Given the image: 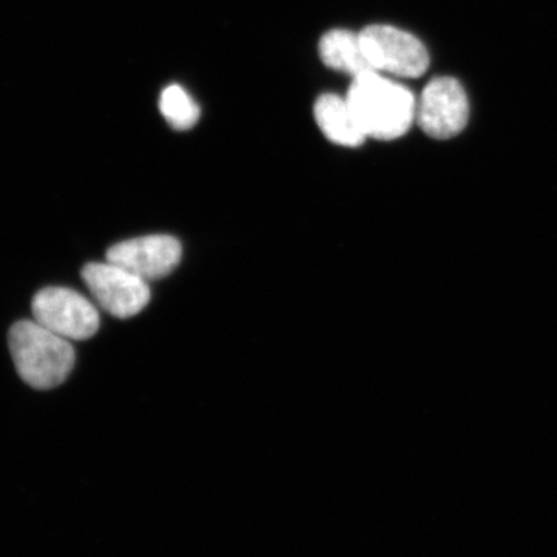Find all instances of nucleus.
Instances as JSON below:
<instances>
[{"label":"nucleus","mask_w":557,"mask_h":557,"mask_svg":"<svg viewBox=\"0 0 557 557\" xmlns=\"http://www.w3.org/2000/svg\"><path fill=\"white\" fill-rule=\"evenodd\" d=\"M346 98L368 138L397 139L417 121L412 91L375 70L354 78Z\"/></svg>","instance_id":"nucleus-1"},{"label":"nucleus","mask_w":557,"mask_h":557,"mask_svg":"<svg viewBox=\"0 0 557 557\" xmlns=\"http://www.w3.org/2000/svg\"><path fill=\"white\" fill-rule=\"evenodd\" d=\"M11 357L21 379L38 391L64 383L75 366L72 341L36 321H20L9 335Z\"/></svg>","instance_id":"nucleus-2"},{"label":"nucleus","mask_w":557,"mask_h":557,"mask_svg":"<svg viewBox=\"0 0 557 557\" xmlns=\"http://www.w3.org/2000/svg\"><path fill=\"white\" fill-rule=\"evenodd\" d=\"M370 67L397 78H418L429 67L426 47L416 36L392 25H370L361 33Z\"/></svg>","instance_id":"nucleus-3"},{"label":"nucleus","mask_w":557,"mask_h":557,"mask_svg":"<svg viewBox=\"0 0 557 557\" xmlns=\"http://www.w3.org/2000/svg\"><path fill=\"white\" fill-rule=\"evenodd\" d=\"M32 311L36 322L69 341L89 339L100 329L97 307L75 289H40L33 299Z\"/></svg>","instance_id":"nucleus-4"},{"label":"nucleus","mask_w":557,"mask_h":557,"mask_svg":"<svg viewBox=\"0 0 557 557\" xmlns=\"http://www.w3.org/2000/svg\"><path fill=\"white\" fill-rule=\"evenodd\" d=\"M83 278L95 300L112 317H135L149 304V282L109 260L84 267Z\"/></svg>","instance_id":"nucleus-5"},{"label":"nucleus","mask_w":557,"mask_h":557,"mask_svg":"<svg viewBox=\"0 0 557 557\" xmlns=\"http://www.w3.org/2000/svg\"><path fill=\"white\" fill-rule=\"evenodd\" d=\"M468 95L463 86L450 76H438L424 87L417 101V123L429 137L448 139L467 127Z\"/></svg>","instance_id":"nucleus-6"},{"label":"nucleus","mask_w":557,"mask_h":557,"mask_svg":"<svg viewBox=\"0 0 557 557\" xmlns=\"http://www.w3.org/2000/svg\"><path fill=\"white\" fill-rule=\"evenodd\" d=\"M182 259V245L172 236H143L120 242L106 255V260L123 267L146 282L170 276Z\"/></svg>","instance_id":"nucleus-7"},{"label":"nucleus","mask_w":557,"mask_h":557,"mask_svg":"<svg viewBox=\"0 0 557 557\" xmlns=\"http://www.w3.org/2000/svg\"><path fill=\"white\" fill-rule=\"evenodd\" d=\"M314 120L322 134L343 148H359L368 139L347 98L327 94L314 104Z\"/></svg>","instance_id":"nucleus-8"},{"label":"nucleus","mask_w":557,"mask_h":557,"mask_svg":"<svg viewBox=\"0 0 557 557\" xmlns=\"http://www.w3.org/2000/svg\"><path fill=\"white\" fill-rule=\"evenodd\" d=\"M319 57L329 69L346 73L351 78L372 70L362 47L361 35L343 28H336L322 36L319 40Z\"/></svg>","instance_id":"nucleus-9"},{"label":"nucleus","mask_w":557,"mask_h":557,"mask_svg":"<svg viewBox=\"0 0 557 557\" xmlns=\"http://www.w3.org/2000/svg\"><path fill=\"white\" fill-rule=\"evenodd\" d=\"M160 112L172 129L185 132L196 126L200 119V109L188 90L177 84L161 91Z\"/></svg>","instance_id":"nucleus-10"}]
</instances>
